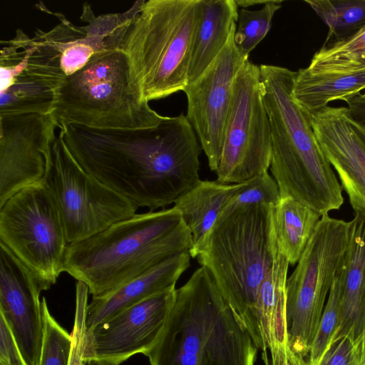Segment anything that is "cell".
I'll list each match as a JSON object with an SVG mask.
<instances>
[{
	"mask_svg": "<svg viewBox=\"0 0 365 365\" xmlns=\"http://www.w3.org/2000/svg\"><path fill=\"white\" fill-rule=\"evenodd\" d=\"M58 129L87 173L150 211L175 203L200 181L202 148L183 114L138 130H97L64 122Z\"/></svg>",
	"mask_w": 365,
	"mask_h": 365,
	"instance_id": "cell-1",
	"label": "cell"
},
{
	"mask_svg": "<svg viewBox=\"0 0 365 365\" xmlns=\"http://www.w3.org/2000/svg\"><path fill=\"white\" fill-rule=\"evenodd\" d=\"M192 246L191 234L176 207L149 211L68 244L63 272L84 282L92 298H98Z\"/></svg>",
	"mask_w": 365,
	"mask_h": 365,
	"instance_id": "cell-2",
	"label": "cell"
},
{
	"mask_svg": "<svg viewBox=\"0 0 365 365\" xmlns=\"http://www.w3.org/2000/svg\"><path fill=\"white\" fill-rule=\"evenodd\" d=\"M272 135L270 170L281 197H289L321 216L344 203L342 187L314 133L309 117L292 92L296 71L259 66Z\"/></svg>",
	"mask_w": 365,
	"mask_h": 365,
	"instance_id": "cell-3",
	"label": "cell"
},
{
	"mask_svg": "<svg viewBox=\"0 0 365 365\" xmlns=\"http://www.w3.org/2000/svg\"><path fill=\"white\" fill-rule=\"evenodd\" d=\"M257 348L203 266L176 289L150 365H255Z\"/></svg>",
	"mask_w": 365,
	"mask_h": 365,
	"instance_id": "cell-4",
	"label": "cell"
},
{
	"mask_svg": "<svg viewBox=\"0 0 365 365\" xmlns=\"http://www.w3.org/2000/svg\"><path fill=\"white\" fill-rule=\"evenodd\" d=\"M274 207L250 205L224 211L197 257L255 346L257 293L279 249Z\"/></svg>",
	"mask_w": 365,
	"mask_h": 365,
	"instance_id": "cell-5",
	"label": "cell"
},
{
	"mask_svg": "<svg viewBox=\"0 0 365 365\" xmlns=\"http://www.w3.org/2000/svg\"><path fill=\"white\" fill-rule=\"evenodd\" d=\"M123 41L101 50L64 79L51 113L58 125L64 122L97 130H138L154 127L164 118L144 98Z\"/></svg>",
	"mask_w": 365,
	"mask_h": 365,
	"instance_id": "cell-6",
	"label": "cell"
},
{
	"mask_svg": "<svg viewBox=\"0 0 365 365\" xmlns=\"http://www.w3.org/2000/svg\"><path fill=\"white\" fill-rule=\"evenodd\" d=\"M201 0H143L121 48L148 102L184 90Z\"/></svg>",
	"mask_w": 365,
	"mask_h": 365,
	"instance_id": "cell-7",
	"label": "cell"
},
{
	"mask_svg": "<svg viewBox=\"0 0 365 365\" xmlns=\"http://www.w3.org/2000/svg\"><path fill=\"white\" fill-rule=\"evenodd\" d=\"M350 222L324 215L286 284V325L293 351L307 359L332 283L342 267Z\"/></svg>",
	"mask_w": 365,
	"mask_h": 365,
	"instance_id": "cell-8",
	"label": "cell"
},
{
	"mask_svg": "<svg viewBox=\"0 0 365 365\" xmlns=\"http://www.w3.org/2000/svg\"><path fill=\"white\" fill-rule=\"evenodd\" d=\"M41 182L57 206L68 244L133 217L139 207L87 173L59 134L52 143Z\"/></svg>",
	"mask_w": 365,
	"mask_h": 365,
	"instance_id": "cell-9",
	"label": "cell"
},
{
	"mask_svg": "<svg viewBox=\"0 0 365 365\" xmlns=\"http://www.w3.org/2000/svg\"><path fill=\"white\" fill-rule=\"evenodd\" d=\"M0 242L31 270L43 290L56 284L68 243L57 206L41 182L20 190L0 207Z\"/></svg>",
	"mask_w": 365,
	"mask_h": 365,
	"instance_id": "cell-10",
	"label": "cell"
},
{
	"mask_svg": "<svg viewBox=\"0 0 365 365\" xmlns=\"http://www.w3.org/2000/svg\"><path fill=\"white\" fill-rule=\"evenodd\" d=\"M272 135L259 66L247 60L235 80L217 181L242 183L267 172Z\"/></svg>",
	"mask_w": 365,
	"mask_h": 365,
	"instance_id": "cell-11",
	"label": "cell"
},
{
	"mask_svg": "<svg viewBox=\"0 0 365 365\" xmlns=\"http://www.w3.org/2000/svg\"><path fill=\"white\" fill-rule=\"evenodd\" d=\"M235 31L214 61L183 90L187 99L186 117L212 171L217 170L221 157L235 77L248 60L235 44Z\"/></svg>",
	"mask_w": 365,
	"mask_h": 365,
	"instance_id": "cell-12",
	"label": "cell"
},
{
	"mask_svg": "<svg viewBox=\"0 0 365 365\" xmlns=\"http://www.w3.org/2000/svg\"><path fill=\"white\" fill-rule=\"evenodd\" d=\"M175 291L153 295L87 329L84 359L120 365L135 354H145L165 328Z\"/></svg>",
	"mask_w": 365,
	"mask_h": 365,
	"instance_id": "cell-13",
	"label": "cell"
},
{
	"mask_svg": "<svg viewBox=\"0 0 365 365\" xmlns=\"http://www.w3.org/2000/svg\"><path fill=\"white\" fill-rule=\"evenodd\" d=\"M0 207L16 192L40 182L59 125L53 115L0 116Z\"/></svg>",
	"mask_w": 365,
	"mask_h": 365,
	"instance_id": "cell-14",
	"label": "cell"
},
{
	"mask_svg": "<svg viewBox=\"0 0 365 365\" xmlns=\"http://www.w3.org/2000/svg\"><path fill=\"white\" fill-rule=\"evenodd\" d=\"M31 272L0 242V314L7 322L27 365H38L43 323L40 293Z\"/></svg>",
	"mask_w": 365,
	"mask_h": 365,
	"instance_id": "cell-15",
	"label": "cell"
},
{
	"mask_svg": "<svg viewBox=\"0 0 365 365\" xmlns=\"http://www.w3.org/2000/svg\"><path fill=\"white\" fill-rule=\"evenodd\" d=\"M315 136L336 172L355 212L365 214V129L346 107L307 114Z\"/></svg>",
	"mask_w": 365,
	"mask_h": 365,
	"instance_id": "cell-16",
	"label": "cell"
},
{
	"mask_svg": "<svg viewBox=\"0 0 365 365\" xmlns=\"http://www.w3.org/2000/svg\"><path fill=\"white\" fill-rule=\"evenodd\" d=\"M142 1H135L126 11L97 16L86 3L80 19L86 25L76 26L62 14H53L61 23L48 31L38 29L36 32L59 55L61 68L68 77L83 68L96 53L123 40Z\"/></svg>",
	"mask_w": 365,
	"mask_h": 365,
	"instance_id": "cell-17",
	"label": "cell"
},
{
	"mask_svg": "<svg viewBox=\"0 0 365 365\" xmlns=\"http://www.w3.org/2000/svg\"><path fill=\"white\" fill-rule=\"evenodd\" d=\"M66 78L59 58L31 38L26 67L12 85L0 93V116L51 114L57 90Z\"/></svg>",
	"mask_w": 365,
	"mask_h": 365,
	"instance_id": "cell-18",
	"label": "cell"
},
{
	"mask_svg": "<svg viewBox=\"0 0 365 365\" xmlns=\"http://www.w3.org/2000/svg\"><path fill=\"white\" fill-rule=\"evenodd\" d=\"M189 251L175 255L110 294L92 298L86 311L87 329L156 294L175 288L190 266Z\"/></svg>",
	"mask_w": 365,
	"mask_h": 365,
	"instance_id": "cell-19",
	"label": "cell"
},
{
	"mask_svg": "<svg viewBox=\"0 0 365 365\" xmlns=\"http://www.w3.org/2000/svg\"><path fill=\"white\" fill-rule=\"evenodd\" d=\"M349 222V243L341 270L340 319L334 339L365 334V214L355 212Z\"/></svg>",
	"mask_w": 365,
	"mask_h": 365,
	"instance_id": "cell-20",
	"label": "cell"
},
{
	"mask_svg": "<svg viewBox=\"0 0 365 365\" xmlns=\"http://www.w3.org/2000/svg\"><path fill=\"white\" fill-rule=\"evenodd\" d=\"M365 90V66L349 68H316L307 66L296 71L292 98L307 114L328 103L345 101Z\"/></svg>",
	"mask_w": 365,
	"mask_h": 365,
	"instance_id": "cell-21",
	"label": "cell"
},
{
	"mask_svg": "<svg viewBox=\"0 0 365 365\" xmlns=\"http://www.w3.org/2000/svg\"><path fill=\"white\" fill-rule=\"evenodd\" d=\"M289 262L280 248L257 293L256 319L257 349L265 365L267 353L288 343L286 325V284ZM289 344V343H288Z\"/></svg>",
	"mask_w": 365,
	"mask_h": 365,
	"instance_id": "cell-22",
	"label": "cell"
},
{
	"mask_svg": "<svg viewBox=\"0 0 365 365\" xmlns=\"http://www.w3.org/2000/svg\"><path fill=\"white\" fill-rule=\"evenodd\" d=\"M245 183L200 180L175 202L174 207L180 212L192 236L191 257H197L214 225Z\"/></svg>",
	"mask_w": 365,
	"mask_h": 365,
	"instance_id": "cell-23",
	"label": "cell"
},
{
	"mask_svg": "<svg viewBox=\"0 0 365 365\" xmlns=\"http://www.w3.org/2000/svg\"><path fill=\"white\" fill-rule=\"evenodd\" d=\"M238 12L235 0H201L191 51L188 83L197 79L224 48L236 29Z\"/></svg>",
	"mask_w": 365,
	"mask_h": 365,
	"instance_id": "cell-24",
	"label": "cell"
},
{
	"mask_svg": "<svg viewBox=\"0 0 365 365\" xmlns=\"http://www.w3.org/2000/svg\"><path fill=\"white\" fill-rule=\"evenodd\" d=\"M321 217L309 207L289 197H281L274 207L278 244L289 264L298 262Z\"/></svg>",
	"mask_w": 365,
	"mask_h": 365,
	"instance_id": "cell-25",
	"label": "cell"
},
{
	"mask_svg": "<svg viewBox=\"0 0 365 365\" xmlns=\"http://www.w3.org/2000/svg\"><path fill=\"white\" fill-rule=\"evenodd\" d=\"M328 26L324 44L346 38L365 26V0H304Z\"/></svg>",
	"mask_w": 365,
	"mask_h": 365,
	"instance_id": "cell-26",
	"label": "cell"
},
{
	"mask_svg": "<svg viewBox=\"0 0 365 365\" xmlns=\"http://www.w3.org/2000/svg\"><path fill=\"white\" fill-rule=\"evenodd\" d=\"M282 7V1H268L259 10L241 9L238 12L234 42L240 52L248 58L272 26L274 14Z\"/></svg>",
	"mask_w": 365,
	"mask_h": 365,
	"instance_id": "cell-27",
	"label": "cell"
},
{
	"mask_svg": "<svg viewBox=\"0 0 365 365\" xmlns=\"http://www.w3.org/2000/svg\"><path fill=\"white\" fill-rule=\"evenodd\" d=\"M365 66V26L352 36L323 44L309 66L316 68H349Z\"/></svg>",
	"mask_w": 365,
	"mask_h": 365,
	"instance_id": "cell-28",
	"label": "cell"
},
{
	"mask_svg": "<svg viewBox=\"0 0 365 365\" xmlns=\"http://www.w3.org/2000/svg\"><path fill=\"white\" fill-rule=\"evenodd\" d=\"M43 334L38 365H68L72 335L51 314L45 297L41 299Z\"/></svg>",
	"mask_w": 365,
	"mask_h": 365,
	"instance_id": "cell-29",
	"label": "cell"
},
{
	"mask_svg": "<svg viewBox=\"0 0 365 365\" xmlns=\"http://www.w3.org/2000/svg\"><path fill=\"white\" fill-rule=\"evenodd\" d=\"M341 269L331 287L307 358L309 365H318L339 327L341 312Z\"/></svg>",
	"mask_w": 365,
	"mask_h": 365,
	"instance_id": "cell-30",
	"label": "cell"
},
{
	"mask_svg": "<svg viewBox=\"0 0 365 365\" xmlns=\"http://www.w3.org/2000/svg\"><path fill=\"white\" fill-rule=\"evenodd\" d=\"M280 199L278 185L267 171L246 181L245 185L230 200L224 211L250 205L275 207Z\"/></svg>",
	"mask_w": 365,
	"mask_h": 365,
	"instance_id": "cell-31",
	"label": "cell"
},
{
	"mask_svg": "<svg viewBox=\"0 0 365 365\" xmlns=\"http://www.w3.org/2000/svg\"><path fill=\"white\" fill-rule=\"evenodd\" d=\"M318 365H365V334L334 339Z\"/></svg>",
	"mask_w": 365,
	"mask_h": 365,
	"instance_id": "cell-32",
	"label": "cell"
},
{
	"mask_svg": "<svg viewBox=\"0 0 365 365\" xmlns=\"http://www.w3.org/2000/svg\"><path fill=\"white\" fill-rule=\"evenodd\" d=\"M89 291L83 282L76 284V308L74 323L71 331L72 347L68 365H82L84 360L86 341V311Z\"/></svg>",
	"mask_w": 365,
	"mask_h": 365,
	"instance_id": "cell-33",
	"label": "cell"
},
{
	"mask_svg": "<svg viewBox=\"0 0 365 365\" xmlns=\"http://www.w3.org/2000/svg\"><path fill=\"white\" fill-rule=\"evenodd\" d=\"M0 365H27L7 322L1 314Z\"/></svg>",
	"mask_w": 365,
	"mask_h": 365,
	"instance_id": "cell-34",
	"label": "cell"
},
{
	"mask_svg": "<svg viewBox=\"0 0 365 365\" xmlns=\"http://www.w3.org/2000/svg\"><path fill=\"white\" fill-rule=\"evenodd\" d=\"M270 354L271 365H309L307 359L293 351L288 343L277 347Z\"/></svg>",
	"mask_w": 365,
	"mask_h": 365,
	"instance_id": "cell-35",
	"label": "cell"
},
{
	"mask_svg": "<svg viewBox=\"0 0 365 365\" xmlns=\"http://www.w3.org/2000/svg\"><path fill=\"white\" fill-rule=\"evenodd\" d=\"M351 118L365 126V93H360L345 101Z\"/></svg>",
	"mask_w": 365,
	"mask_h": 365,
	"instance_id": "cell-36",
	"label": "cell"
},
{
	"mask_svg": "<svg viewBox=\"0 0 365 365\" xmlns=\"http://www.w3.org/2000/svg\"><path fill=\"white\" fill-rule=\"evenodd\" d=\"M82 365H106L102 362L92 359H84Z\"/></svg>",
	"mask_w": 365,
	"mask_h": 365,
	"instance_id": "cell-37",
	"label": "cell"
},
{
	"mask_svg": "<svg viewBox=\"0 0 365 365\" xmlns=\"http://www.w3.org/2000/svg\"><path fill=\"white\" fill-rule=\"evenodd\" d=\"M363 126H364V129H365V126H364V125H363Z\"/></svg>",
	"mask_w": 365,
	"mask_h": 365,
	"instance_id": "cell-38",
	"label": "cell"
}]
</instances>
